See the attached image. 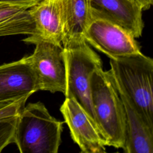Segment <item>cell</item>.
I'll list each match as a JSON object with an SVG mask.
<instances>
[{
	"instance_id": "9",
	"label": "cell",
	"mask_w": 153,
	"mask_h": 153,
	"mask_svg": "<svg viewBox=\"0 0 153 153\" xmlns=\"http://www.w3.org/2000/svg\"><path fill=\"white\" fill-rule=\"evenodd\" d=\"M35 33L23 39L27 44L39 40L61 44L65 33L63 0H41L29 8Z\"/></svg>"
},
{
	"instance_id": "5",
	"label": "cell",
	"mask_w": 153,
	"mask_h": 153,
	"mask_svg": "<svg viewBox=\"0 0 153 153\" xmlns=\"http://www.w3.org/2000/svg\"><path fill=\"white\" fill-rule=\"evenodd\" d=\"M33 53L27 56L36 76L40 90L65 93L66 65L61 44L39 40L35 42Z\"/></svg>"
},
{
	"instance_id": "17",
	"label": "cell",
	"mask_w": 153,
	"mask_h": 153,
	"mask_svg": "<svg viewBox=\"0 0 153 153\" xmlns=\"http://www.w3.org/2000/svg\"><path fill=\"white\" fill-rule=\"evenodd\" d=\"M135 4H136L142 11L148 10L152 5L153 0H131Z\"/></svg>"
},
{
	"instance_id": "6",
	"label": "cell",
	"mask_w": 153,
	"mask_h": 153,
	"mask_svg": "<svg viewBox=\"0 0 153 153\" xmlns=\"http://www.w3.org/2000/svg\"><path fill=\"white\" fill-rule=\"evenodd\" d=\"M87 42L110 59L139 53L136 38L121 27L106 20L93 18L84 35Z\"/></svg>"
},
{
	"instance_id": "1",
	"label": "cell",
	"mask_w": 153,
	"mask_h": 153,
	"mask_svg": "<svg viewBox=\"0 0 153 153\" xmlns=\"http://www.w3.org/2000/svg\"><path fill=\"white\" fill-rule=\"evenodd\" d=\"M109 63V71L116 86L153 128V60L140 52L110 59Z\"/></svg>"
},
{
	"instance_id": "12",
	"label": "cell",
	"mask_w": 153,
	"mask_h": 153,
	"mask_svg": "<svg viewBox=\"0 0 153 153\" xmlns=\"http://www.w3.org/2000/svg\"><path fill=\"white\" fill-rule=\"evenodd\" d=\"M65 33L63 48L85 41L84 35L93 19L90 0H63Z\"/></svg>"
},
{
	"instance_id": "14",
	"label": "cell",
	"mask_w": 153,
	"mask_h": 153,
	"mask_svg": "<svg viewBox=\"0 0 153 153\" xmlns=\"http://www.w3.org/2000/svg\"><path fill=\"white\" fill-rule=\"evenodd\" d=\"M19 115L0 118V152L14 142V136Z\"/></svg>"
},
{
	"instance_id": "15",
	"label": "cell",
	"mask_w": 153,
	"mask_h": 153,
	"mask_svg": "<svg viewBox=\"0 0 153 153\" xmlns=\"http://www.w3.org/2000/svg\"><path fill=\"white\" fill-rule=\"evenodd\" d=\"M27 99H22L0 109V118L19 115L25 107Z\"/></svg>"
},
{
	"instance_id": "2",
	"label": "cell",
	"mask_w": 153,
	"mask_h": 153,
	"mask_svg": "<svg viewBox=\"0 0 153 153\" xmlns=\"http://www.w3.org/2000/svg\"><path fill=\"white\" fill-rule=\"evenodd\" d=\"M90 97L96 123L107 146L123 149L126 137L124 110L109 71L101 67L93 73Z\"/></svg>"
},
{
	"instance_id": "11",
	"label": "cell",
	"mask_w": 153,
	"mask_h": 153,
	"mask_svg": "<svg viewBox=\"0 0 153 153\" xmlns=\"http://www.w3.org/2000/svg\"><path fill=\"white\" fill-rule=\"evenodd\" d=\"M117 88L125 114L126 137L123 151L126 153H152L153 128L146 124L126 95L117 87Z\"/></svg>"
},
{
	"instance_id": "3",
	"label": "cell",
	"mask_w": 153,
	"mask_h": 153,
	"mask_svg": "<svg viewBox=\"0 0 153 153\" xmlns=\"http://www.w3.org/2000/svg\"><path fill=\"white\" fill-rule=\"evenodd\" d=\"M63 123L42 102L29 103L18 117L14 143L21 153H57Z\"/></svg>"
},
{
	"instance_id": "4",
	"label": "cell",
	"mask_w": 153,
	"mask_h": 153,
	"mask_svg": "<svg viewBox=\"0 0 153 153\" xmlns=\"http://www.w3.org/2000/svg\"><path fill=\"white\" fill-rule=\"evenodd\" d=\"M66 65L65 97L74 98L94 120L91 103L90 79L102 67L99 56L86 41L64 48ZM96 122V121H95Z\"/></svg>"
},
{
	"instance_id": "16",
	"label": "cell",
	"mask_w": 153,
	"mask_h": 153,
	"mask_svg": "<svg viewBox=\"0 0 153 153\" xmlns=\"http://www.w3.org/2000/svg\"><path fill=\"white\" fill-rule=\"evenodd\" d=\"M41 0H0V4L8 5L29 9Z\"/></svg>"
},
{
	"instance_id": "7",
	"label": "cell",
	"mask_w": 153,
	"mask_h": 153,
	"mask_svg": "<svg viewBox=\"0 0 153 153\" xmlns=\"http://www.w3.org/2000/svg\"><path fill=\"white\" fill-rule=\"evenodd\" d=\"M60 111L71 137L83 153H103L106 141L94 120L73 97H65Z\"/></svg>"
},
{
	"instance_id": "8",
	"label": "cell",
	"mask_w": 153,
	"mask_h": 153,
	"mask_svg": "<svg viewBox=\"0 0 153 153\" xmlns=\"http://www.w3.org/2000/svg\"><path fill=\"white\" fill-rule=\"evenodd\" d=\"M39 91L35 74L27 56L0 65V109Z\"/></svg>"
},
{
	"instance_id": "10",
	"label": "cell",
	"mask_w": 153,
	"mask_h": 153,
	"mask_svg": "<svg viewBox=\"0 0 153 153\" xmlns=\"http://www.w3.org/2000/svg\"><path fill=\"white\" fill-rule=\"evenodd\" d=\"M93 18L109 21L127 30L135 38L142 33V10L131 0H90Z\"/></svg>"
},
{
	"instance_id": "13",
	"label": "cell",
	"mask_w": 153,
	"mask_h": 153,
	"mask_svg": "<svg viewBox=\"0 0 153 153\" xmlns=\"http://www.w3.org/2000/svg\"><path fill=\"white\" fill-rule=\"evenodd\" d=\"M35 33V24L29 9L0 4V36Z\"/></svg>"
}]
</instances>
